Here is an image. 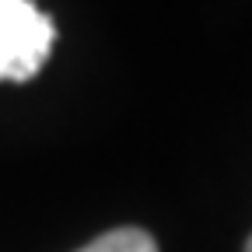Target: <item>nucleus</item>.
Returning <instances> with one entry per match:
<instances>
[{
  "label": "nucleus",
  "instance_id": "obj_1",
  "mask_svg": "<svg viewBox=\"0 0 252 252\" xmlns=\"http://www.w3.org/2000/svg\"><path fill=\"white\" fill-rule=\"evenodd\" d=\"M56 25L32 0H0V81H32L53 53Z\"/></svg>",
  "mask_w": 252,
  "mask_h": 252
},
{
  "label": "nucleus",
  "instance_id": "obj_2",
  "mask_svg": "<svg viewBox=\"0 0 252 252\" xmlns=\"http://www.w3.org/2000/svg\"><path fill=\"white\" fill-rule=\"evenodd\" d=\"M81 252H158V245L140 228H116V231L98 235L91 245H84Z\"/></svg>",
  "mask_w": 252,
  "mask_h": 252
},
{
  "label": "nucleus",
  "instance_id": "obj_3",
  "mask_svg": "<svg viewBox=\"0 0 252 252\" xmlns=\"http://www.w3.org/2000/svg\"><path fill=\"white\" fill-rule=\"evenodd\" d=\"M245 252H252V238H249V245H245Z\"/></svg>",
  "mask_w": 252,
  "mask_h": 252
}]
</instances>
